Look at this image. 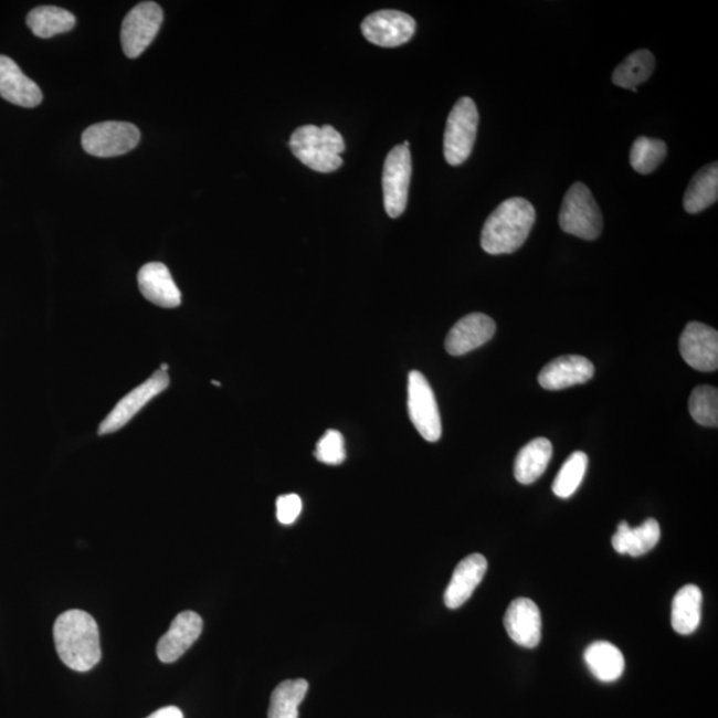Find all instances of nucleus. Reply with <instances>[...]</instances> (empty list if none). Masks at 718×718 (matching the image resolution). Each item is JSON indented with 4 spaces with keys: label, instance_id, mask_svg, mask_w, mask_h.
<instances>
[{
    "label": "nucleus",
    "instance_id": "13",
    "mask_svg": "<svg viewBox=\"0 0 718 718\" xmlns=\"http://www.w3.org/2000/svg\"><path fill=\"white\" fill-rule=\"evenodd\" d=\"M496 331V324L482 313H473L460 319L450 330L446 338V350L450 356L460 357L481 348L492 339Z\"/></svg>",
    "mask_w": 718,
    "mask_h": 718
},
{
    "label": "nucleus",
    "instance_id": "31",
    "mask_svg": "<svg viewBox=\"0 0 718 718\" xmlns=\"http://www.w3.org/2000/svg\"><path fill=\"white\" fill-rule=\"evenodd\" d=\"M316 458L325 465L338 466L346 460L345 440L337 430L326 431L316 447Z\"/></svg>",
    "mask_w": 718,
    "mask_h": 718
},
{
    "label": "nucleus",
    "instance_id": "33",
    "mask_svg": "<svg viewBox=\"0 0 718 718\" xmlns=\"http://www.w3.org/2000/svg\"><path fill=\"white\" fill-rule=\"evenodd\" d=\"M147 718H184V715H182V711L179 708L166 707L154 711V714Z\"/></svg>",
    "mask_w": 718,
    "mask_h": 718
},
{
    "label": "nucleus",
    "instance_id": "24",
    "mask_svg": "<svg viewBox=\"0 0 718 718\" xmlns=\"http://www.w3.org/2000/svg\"><path fill=\"white\" fill-rule=\"evenodd\" d=\"M718 199V165L700 169L691 179L687 192L684 194V209L690 214L705 211L714 205Z\"/></svg>",
    "mask_w": 718,
    "mask_h": 718
},
{
    "label": "nucleus",
    "instance_id": "8",
    "mask_svg": "<svg viewBox=\"0 0 718 718\" xmlns=\"http://www.w3.org/2000/svg\"><path fill=\"white\" fill-rule=\"evenodd\" d=\"M408 408L411 422L427 442L440 441L442 421L433 389L420 371L409 374Z\"/></svg>",
    "mask_w": 718,
    "mask_h": 718
},
{
    "label": "nucleus",
    "instance_id": "27",
    "mask_svg": "<svg viewBox=\"0 0 718 718\" xmlns=\"http://www.w3.org/2000/svg\"><path fill=\"white\" fill-rule=\"evenodd\" d=\"M309 684L304 678L286 680L273 690L267 718H298V707L308 694Z\"/></svg>",
    "mask_w": 718,
    "mask_h": 718
},
{
    "label": "nucleus",
    "instance_id": "34",
    "mask_svg": "<svg viewBox=\"0 0 718 718\" xmlns=\"http://www.w3.org/2000/svg\"><path fill=\"white\" fill-rule=\"evenodd\" d=\"M213 384H218V387H221L220 382L212 381Z\"/></svg>",
    "mask_w": 718,
    "mask_h": 718
},
{
    "label": "nucleus",
    "instance_id": "4",
    "mask_svg": "<svg viewBox=\"0 0 718 718\" xmlns=\"http://www.w3.org/2000/svg\"><path fill=\"white\" fill-rule=\"evenodd\" d=\"M561 231L587 241L596 240L603 231V214L590 188L574 182L568 189L559 213Z\"/></svg>",
    "mask_w": 718,
    "mask_h": 718
},
{
    "label": "nucleus",
    "instance_id": "12",
    "mask_svg": "<svg viewBox=\"0 0 718 718\" xmlns=\"http://www.w3.org/2000/svg\"><path fill=\"white\" fill-rule=\"evenodd\" d=\"M680 355L691 369L716 371L718 368V332L701 323H689L680 337Z\"/></svg>",
    "mask_w": 718,
    "mask_h": 718
},
{
    "label": "nucleus",
    "instance_id": "5",
    "mask_svg": "<svg viewBox=\"0 0 718 718\" xmlns=\"http://www.w3.org/2000/svg\"><path fill=\"white\" fill-rule=\"evenodd\" d=\"M479 113L475 103L469 97H462L455 103L448 115L445 141V159L450 166L463 165L473 152L478 133Z\"/></svg>",
    "mask_w": 718,
    "mask_h": 718
},
{
    "label": "nucleus",
    "instance_id": "2",
    "mask_svg": "<svg viewBox=\"0 0 718 718\" xmlns=\"http://www.w3.org/2000/svg\"><path fill=\"white\" fill-rule=\"evenodd\" d=\"M535 219L537 213L530 201L521 198L503 201L483 226V251L494 256L517 252L530 236Z\"/></svg>",
    "mask_w": 718,
    "mask_h": 718
},
{
    "label": "nucleus",
    "instance_id": "7",
    "mask_svg": "<svg viewBox=\"0 0 718 718\" xmlns=\"http://www.w3.org/2000/svg\"><path fill=\"white\" fill-rule=\"evenodd\" d=\"M411 173L410 149L400 144L391 149L383 166V204L391 219L400 218L408 207Z\"/></svg>",
    "mask_w": 718,
    "mask_h": 718
},
{
    "label": "nucleus",
    "instance_id": "23",
    "mask_svg": "<svg viewBox=\"0 0 718 718\" xmlns=\"http://www.w3.org/2000/svg\"><path fill=\"white\" fill-rule=\"evenodd\" d=\"M584 661L591 674L603 683L616 682L625 668L622 652L609 642L591 644L584 652Z\"/></svg>",
    "mask_w": 718,
    "mask_h": 718
},
{
    "label": "nucleus",
    "instance_id": "1",
    "mask_svg": "<svg viewBox=\"0 0 718 718\" xmlns=\"http://www.w3.org/2000/svg\"><path fill=\"white\" fill-rule=\"evenodd\" d=\"M59 657L72 671L88 672L102 658L99 626L89 613L71 610L62 613L54 625Z\"/></svg>",
    "mask_w": 718,
    "mask_h": 718
},
{
    "label": "nucleus",
    "instance_id": "22",
    "mask_svg": "<svg viewBox=\"0 0 718 718\" xmlns=\"http://www.w3.org/2000/svg\"><path fill=\"white\" fill-rule=\"evenodd\" d=\"M703 593L695 584L683 587L672 604V626L678 635H690L701 622Z\"/></svg>",
    "mask_w": 718,
    "mask_h": 718
},
{
    "label": "nucleus",
    "instance_id": "26",
    "mask_svg": "<svg viewBox=\"0 0 718 718\" xmlns=\"http://www.w3.org/2000/svg\"><path fill=\"white\" fill-rule=\"evenodd\" d=\"M76 19L70 11L55 6H41L30 12L28 24L34 35L49 39L75 28Z\"/></svg>",
    "mask_w": 718,
    "mask_h": 718
},
{
    "label": "nucleus",
    "instance_id": "11",
    "mask_svg": "<svg viewBox=\"0 0 718 718\" xmlns=\"http://www.w3.org/2000/svg\"><path fill=\"white\" fill-rule=\"evenodd\" d=\"M415 30L414 19L395 10L377 11L365 18L361 24L367 41L387 49L408 43L414 36Z\"/></svg>",
    "mask_w": 718,
    "mask_h": 718
},
{
    "label": "nucleus",
    "instance_id": "6",
    "mask_svg": "<svg viewBox=\"0 0 718 718\" xmlns=\"http://www.w3.org/2000/svg\"><path fill=\"white\" fill-rule=\"evenodd\" d=\"M140 130L126 122L94 124L82 136L84 151L96 158H115L126 155L140 141Z\"/></svg>",
    "mask_w": 718,
    "mask_h": 718
},
{
    "label": "nucleus",
    "instance_id": "19",
    "mask_svg": "<svg viewBox=\"0 0 718 718\" xmlns=\"http://www.w3.org/2000/svg\"><path fill=\"white\" fill-rule=\"evenodd\" d=\"M487 571V560L481 553L469 555L456 566L445 592V604L450 610L460 609L472 598Z\"/></svg>",
    "mask_w": 718,
    "mask_h": 718
},
{
    "label": "nucleus",
    "instance_id": "18",
    "mask_svg": "<svg viewBox=\"0 0 718 718\" xmlns=\"http://www.w3.org/2000/svg\"><path fill=\"white\" fill-rule=\"evenodd\" d=\"M0 96L25 108L38 107L43 101L38 84L25 76L12 59L3 55H0Z\"/></svg>",
    "mask_w": 718,
    "mask_h": 718
},
{
    "label": "nucleus",
    "instance_id": "25",
    "mask_svg": "<svg viewBox=\"0 0 718 718\" xmlns=\"http://www.w3.org/2000/svg\"><path fill=\"white\" fill-rule=\"evenodd\" d=\"M656 65L655 55L648 50L633 52L613 71L612 82L617 87L637 89L640 84L650 80Z\"/></svg>",
    "mask_w": 718,
    "mask_h": 718
},
{
    "label": "nucleus",
    "instance_id": "9",
    "mask_svg": "<svg viewBox=\"0 0 718 718\" xmlns=\"http://www.w3.org/2000/svg\"><path fill=\"white\" fill-rule=\"evenodd\" d=\"M162 19L160 6L154 2H142L130 10L122 24L124 54L130 59L140 56L158 35Z\"/></svg>",
    "mask_w": 718,
    "mask_h": 718
},
{
    "label": "nucleus",
    "instance_id": "29",
    "mask_svg": "<svg viewBox=\"0 0 718 718\" xmlns=\"http://www.w3.org/2000/svg\"><path fill=\"white\" fill-rule=\"evenodd\" d=\"M587 467H589V456L582 452L572 453L552 483L553 494L561 499L570 498L582 485Z\"/></svg>",
    "mask_w": 718,
    "mask_h": 718
},
{
    "label": "nucleus",
    "instance_id": "10",
    "mask_svg": "<svg viewBox=\"0 0 718 718\" xmlns=\"http://www.w3.org/2000/svg\"><path fill=\"white\" fill-rule=\"evenodd\" d=\"M168 387L169 377L167 371H156L146 382L117 402L113 411L106 416V420L101 423L99 435L113 434L126 426L136 414H139L144 406H147L154 398L166 391Z\"/></svg>",
    "mask_w": 718,
    "mask_h": 718
},
{
    "label": "nucleus",
    "instance_id": "3",
    "mask_svg": "<svg viewBox=\"0 0 718 718\" xmlns=\"http://www.w3.org/2000/svg\"><path fill=\"white\" fill-rule=\"evenodd\" d=\"M293 155L313 171L330 173L344 165L341 154L345 141L341 134L331 126H304L291 137Z\"/></svg>",
    "mask_w": 718,
    "mask_h": 718
},
{
    "label": "nucleus",
    "instance_id": "21",
    "mask_svg": "<svg viewBox=\"0 0 718 718\" xmlns=\"http://www.w3.org/2000/svg\"><path fill=\"white\" fill-rule=\"evenodd\" d=\"M552 452V443L547 439H537L527 443L515 460V478L521 485H532L550 465Z\"/></svg>",
    "mask_w": 718,
    "mask_h": 718
},
{
    "label": "nucleus",
    "instance_id": "16",
    "mask_svg": "<svg viewBox=\"0 0 718 718\" xmlns=\"http://www.w3.org/2000/svg\"><path fill=\"white\" fill-rule=\"evenodd\" d=\"M595 367L584 357L564 356L546 365L539 374L540 387L546 390H563L592 380Z\"/></svg>",
    "mask_w": 718,
    "mask_h": 718
},
{
    "label": "nucleus",
    "instance_id": "14",
    "mask_svg": "<svg viewBox=\"0 0 718 718\" xmlns=\"http://www.w3.org/2000/svg\"><path fill=\"white\" fill-rule=\"evenodd\" d=\"M202 619L198 613L186 611L173 619L171 626L158 643V656L162 663H175L198 642L202 632Z\"/></svg>",
    "mask_w": 718,
    "mask_h": 718
},
{
    "label": "nucleus",
    "instance_id": "17",
    "mask_svg": "<svg viewBox=\"0 0 718 718\" xmlns=\"http://www.w3.org/2000/svg\"><path fill=\"white\" fill-rule=\"evenodd\" d=\"M137 283L144 298L160 308H178L181 304V292L172 278L171 272L161 263L144 265L137 274Z\"/></svg>",
    "mask_w": 718,
    "mask_h": 718
},
{
    "label": "nucleus",
    "instance_id": "20",
    "mask_svg": "<svg viewBox=\"0 0 718 718\" xmlns=\"http://www.w3.org/2000/svg\"><path fill=\"white\" fill-rule=\"evenodd\" d=\"M662 538L661 525L656 519H646L642 526L632 528L626 521L619 525L612 546L617 553L642 557L654 550Z\"/></svg>",
    "mask_w": 718,
    "mask_h": 718
},
{
    "label": "nucleus",
    "instance_id": "28",
    "mask_svg": "<svg viewBox=\"0 0 718 718\" xmlns=\"http://www.w3.org/2000/svg\"><path fill=\"white\" fill-rule=\"evenodd\" d=\"M667 144L663 140L638 137L631 149V166L638 173L650 175L667 158Z\"/></svg>",
    "mask_w": 718,
    "mask_h": 718
},
{
    "label": "nucleus",
    "instance_id": "32",
    "mask_svg": "<svg viewBox=\"0 0 718 718\" xmlns=\"http://www.w3.org/2000/svg\"><path fill=\"white\" fill-rule=\"evenodd\" d=\"M303 511V500L296 494L281 495L277 499V519L279 524H295Z\"/></svg>",
    "mask_w": 718,
    "mask_h": 718
},
{
    "label": "nucleus",
    "instance_id": "30",
    "mask_svg": "<svg viewBox=\"0 0 718 718\" xmlns=\"http://www.w3.org/2000/svg\"><path fill=\"white\" fill-rule=\"evenodd\" d=\"M689 413L701 426H718V391L716 388L697 387L689 397Z\"/></svg>",
    "mask_w": 718,
    "mask_h": 718
},
{
    "label": "nucleus",
    "instance_id": "15",
    "mask_svg": "<svg viewBox=\"0 0 718 718\" xmlns=\"http://www.w3.org/2000/svg\"><path fill=\"white\" fill-rule=\"evenodd\" d=\"M505 626L513 642L525 648H535L541 640V615L531 599L519 598L508 606Z\"/></svg>",
    "mask_w": 718,
    "mask_h": 718
}]
</instances>
